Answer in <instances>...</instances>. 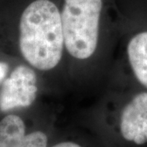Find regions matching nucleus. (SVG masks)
<instances>
[{
	"mask_svg": "<svg viewBox=\"0 0 147 147\" xmlns=\"http://www.w3.org/2000/svg\"><path fill=\"white\" fill-rule=\"evenodd\" d=\"M60 11L70 89L100 91L117 56V14L107 0H60Z\"/></svg>",
	"mask_w": 147,
	"mask_h": 147,
	"instance_id": "1",
	"label": "nucleus"
},
{
	"mask_svg": "<svg viewBox=\"0 0 147 147\" xmlns=\"http://www.w3.org/2000/svg\"><path fill=\"white\" fill-rule=\"evenodd\" d=\"M0 52L35 69L50 95L70 89L60 0H28L1 16Z\"/></svg>",
	"mask_w": 147,
	"mask_h": 147,
	"instance_id": "2",
	"label": "nucleus"
},
{
	"mask_svg": "<svg viewBox=\"0 0 147 147\" xmlns=\"http://www.w3.org/2000/svg\"><path fill=\"white\" fill-rule=\"evenodd\" d=\"M78 121L106 147H147V89L116 57L99 96Z\"/></svg>",
	"mask_w": 147,
	"mask_h": 147,
	"instance_id": "3",
	"label": "nucleus"
},
{
	"mask_svg": "<svg viewBox=\"0 0 147 147\" xmlns=\"http://www.w3.org/2000/svg\"><path fill=\"white\" fill-rule=\"evenodd\" d=\"M58 110L40 101L0 119V147H47L57 134Z\"/></svg>",
	"mask_w": 147,
	"mask_h": 147,
	"instance_id": "4",
	"label": "nucleus"
},
{
	"mask_svg": "<svg viewBox=\"0 0 147 147\" xmlns=\"http://www.w3.org/2000/svg\"><path fill=\"white\" fill-rule=\"evenodd\" d=\"M117 56L134 80L147 89V15L117 12Z\"/></svg>",
	"mask_w": 147,
	"mask_h": 147,
	"instance_id": "5",
	"label": "nucleus"
},
{
	"mask_svg": "<svg viewBox=\"0 0 147 147\" xmlns=\"http://www.w3.org/2000/svg\"><path fill=\"white\" fill-rule=\"evenodd\" d=\"M47 95L50 94L39 74L16 60L0 87V113L28 109L42 101V96Z\"/></svg>",
	"mask_w": 147,
	"mask_h": 147,
	"instance_id": "6",
	"label": "nucleus"
},
{
	"mask_svg": "<svg viewBox=\"0 0 147 147\" xmlns=\"http://www.w3.org/2000/svg\"><path fill=\"white\" fill-rule=\"evenodd\" d=\"M47 147H106L92 131L81 125L60 127Z\"/></svg>",
	"mask_w": 147,
	"mask_h": 147,
	"instance_id": "7",
	"label": "nucleus"
},
{
	"mask_svg": "<svg viewBox=\"0 0 147 147\" xmlns=\"http://www.w3.org/2000/svg\"><path fill=\"white\" fill-rule=\"evenodd\" d=\"M17 59L0 52V87Z\"/></svg>",
	"mask_w": 147,
	"mask_h": 147,
	"instance_id": "8",
	"label": "nucleus"
}]
</instances>
